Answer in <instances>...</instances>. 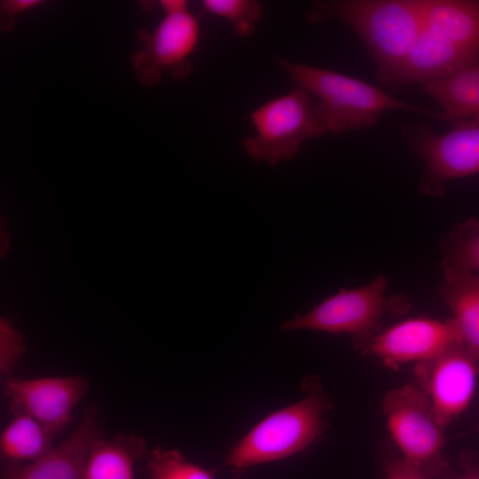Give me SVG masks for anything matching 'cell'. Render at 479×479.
Listing matches in <instances>:
<instances>
[{
	"mask_svg": "<svg viewBox=\"0 0 479 479\" xmlns=\"http://www.w3.org/2000/svg\"><path fill=\"white\" fill-rule=\"evenodd\" d=\"M290 78L318 98L316 111L327 131L359 130L374 126L390 110L426 114L452 124L444 112H435L397 99L365 81L334 71L278 59Z\"/></svg>",
	"mask_w": 479,
	"mask_h": 479,
	"instance_id": "obj_1",
	"label": "cell"
},
{
	"mask_svg": "<svg viewBox=\"0 0 479 479\" xmlns=\"http://www.w3.org/2000/svg\"><path fill=\"white\" fill-rule=\"evenodd\" d=\"M311 22L338 19L363 40L377 75L392 70L408 54L425 27L418 0H336L311 4Z\"/></svg>",
	"mask_w": 479,
	"mask_h": 479,
	"instance_id": "obj_2",
	"label": "cell"
},
{
	"mask_svg": "<svg viewBox=\"0 0 479 479\" xmlns=\"http://www.w3.org/2000/svg\"><path fill=\"white\" fill-rule=\"evenodd\" d=\"M303 384L304 398L265 416L230 451L224 465L234 475L297 454L321 436L326 429L323 415L331 410V399L318 381L310 378Z\"/></svg>",
	"mask_w": 479,
	"mask_h": 479,
	"instance_id": "obj_3",
	"label": "cell"
},
{
	"mask_svg": "<svg viewBox=\"0 0 479 479\" xmlns=\"http://www.w3.org/2000/svg\"><path fill=\"white\" fill-rule=\"evenodd\" d=\"M388 284L387 277L381 274L365 286L342 288L307 313L286 320L280 328L285 332L312 330L346 334L350 336L355 349L362 350L379 333L384 315H404L410 309L404 296H387Z\"/></svg>",
	"mask_w": 479,
	"mask_h": 479,
	"instance_id": "obj_4",
	"label": "cell"
},
{
	"mask_svg": "<svg viewBox=\"0 0 479 479\" xmlns=\"http://www.w3.org/2000/svg\"><path fill=\"white\" fill-rule=\"evenodd\" d=\"M249 118L256 134L242 141L243 148L253 161L271 165L293 159L304 141L327 132L314 97L296 84L287 94L260 106Z\"/></svg>",
	"mask_w": 479,
	"mask_h": 479,
	"instance_id": "obj_5",
	"label": "cell"
},
{
	"mask_svg": "<svg viewBox=\"0 0 479 479\" xmlns=\"http://www.w3.org/2000/svg\"><path fill=\"white\" fill-rule=\"evenodd\" d=\"M382 411L404 459L428 478L447 472L444 428L436 420L428 396L416 382L389 391L382 400Z\"/></svg>",
	"mask_w": 479,
	"mask_h": 479,
	"instance_id": "obj_6",
	"label": "cell"
},
{
	"mask_svg": "<svg viewBox=\"0 0 479 479\" xmlns=\"http://www.w3.org/2000/svg\"><path fill=\"white\" fill-rule=\"evenodd\" d=\"M403 137L425 164L419 185L423 194L442 196L448 181L479 174L478 122L458 120L444 134L428 123L406 125Z\"/></svg>",
	"mask_w": 479,
	"mask_h": 479,
	"instance_id": "obj_7",
	"label": "cell"
},
{
	"mask_svg": "<svg viewBox=\"0 0 479 479\" xmlns=\"http://www.w3.org/2000/svg\"><path fill=\"white\" fill-rule=\"evenodd\" d=\"M165 13L153 31L139 30L141 48L131 58L140 82L153 86L162 74L183 80L191 72L189 58L200 37V26L184 0H162Z\"/></svg>",
	"mask_w": 479,
	"mask_h": 479,
	"instance_id": "obj_8",
	"label": "cell"
},
{
	"mask_svg": "<svg viewBox=\"0 0 479 479\" xmlns=\"http://www.w3.org/2000/svg\"><path fill=\"white\" fill-rule=\"evenodd\" d=\"M479 363L461 342L416 363V383L428 396L437 423L444 429L469 405L476 388Z\"/></svg>",
	"mask_w": 479,
	"mask_h": 479,
	"instance_id": "obj_9",
	"label": "cell"
},
{
	"mask_svg": "<svg viewBox=\"0 0 479 479\" xmlns=\"http://www.w3.org/2000/svg\"><path fill=\"white\" fill-rule=\"evenodd\" d=\"M2 382L12 415H27L55 435L70 423L73 409L89 388L82 375L22 379L11 374Z\"/></svg>",
	"mask_w": 479,
	"mask_h": 479,
	"instance_id": "obj_10",
	"label": "cell"
},
{
	"mask_svg": "<svg viewBox=\"0 0 479 479\" xmlns=\"http://www.w3.org/2000/svg\"><path fill=\"white\" fill-rule=\"evenodd\" d=\"M459 342L461 340L452 318L439 320L423 316L377 333L361 351L397 369L402 364L431 358Z\"/></svg>",
	"mask_w": 479,
	"mask_h": 479,
	"instance_id": "obj_11",
	"label": "cell"
},
{
	"mask_svg": "<svg viewBox=\"0 0 479 479\" xmlns=\"http://www.w3.org/2000/svg\"><path fill=\"white\" fill-rule=\"evenodd\" d=\"M479 60V52L424 27L408 54L389 72L376 76L401 88L445 78Z\"/></svg>",
	"mask_w": 479,
	"mask_h": 479,
	"instance_id": "obj_12",
	"label": "cell"
},
{
	"mask_svg": "<svg viewBox=\"0 0 479 479\" xmlns=\"http://www.w3.org/2000/svg\"><path fill=\"white\" fill-rule=\"evenodd\" d=\"M98 409L89 406L75 431L43 458L30 463L4 460L1 479H84V466L99 437Z\"/></svg>",
	"mask_w": 479,
	"mask_h": 479,
	"instance_id": "obj_13",
	"label": "cell"
},
{
	"mask_svg": "<svg viewBox=\"0 0 479 479\" xmlns=\"http://www.w3.org/2000/svg\"><path fill=\"white\" fill-rule=\"evenodd\" d=\"M444 276L439 294L452 311L461 342L479 363V273Z\"/></svg>",
	"mask_w": 479,
	"mask_h": 479,
	"instance_id": "obj_14",
	"label": "cell"
},
{
	"mask_svg": "<svg viewBox=\"0 0 479 479\" xmlns=\"http://www.w3.org/2000/svg\"><path fill=\"white\" fill-rule=\"evenodd\" d=\"M144 438L135 433L98 437L84 466V479H136V461L147 452Z\"/></svg>",
	"mask_w": 479,
	"mask_h": 479,
	"instance_id": "obj_15",
	"label": "cell"
},
{
	"mask_svg": "<svg viewBox=\"0 0 479 479\" xmlns=\"http://www.w3.org/2000/svg\"><path fill=\"white\" fill-rule=\"evenodd\" d=\"M426 27L479 52V0H418Z\"/></svg>",
	"mask_w": 479,
	"mask_h": 479,
	"instance_id": "obj_16",
	"label": "cell"
},
{
	"mask_svg": "<svg viewBox=\"0 0 479 479\" xmlns=\"http://www.w3.org/2000/svg\"><path fill=\"white\" fill-rule=\"evenodd\" d=\"M422 86L454 122L465 120L479 123V60Z\"/></svg>",
	"mask_w": 479,
	"mask_h": 479,
	"instance_id": "obj_17",
	"label": "cell"
},
{
	"mask_svg": "<svg viewBox=\"0 0 479 479\" xmlns=\"http://www.w3.org/2000/svg\"><path fill=\"white\" fill-rule=\"evenodd\" d=\"M55 434L24 414L13 415L0 436V452L4 460L21 463L34 462L53 448Z\"/></svg>",
	"mask_w": 479,
	"mask_h": 479,
	"instance_id": "obj_18",
	"label": "cell"
},
{
	"mask_svg": "<svg viewBox=\"0 0 479 479\" xmlns=\"http://www.w3.org/2000/svg\"><path fill=\"white\" fill-rule=\"evenodd\" d=\"M444 275L479 273V220L455 224L441 244Z\"/></svg>",
	"mask_w": 479,
	"mask_h": 479,
	"instance_id": "obj_19",
	"label": "cell"
},
{
	"mask_svg": "<svg viewBox=\"0 0 479 479\" xmlns=\"http://www.w3.org/2000/svg\"><path fill=\"white\" fill-rule=\"evenodd\" d=\"M145 456L150 479H215V470L189 461L177 450L156 446Z\"/></svg>",
	"mask_w": 479,
	"mask_h": 479,
	"instance_id": "obj_20",
	"label": "cell"
},
{
	"mask_svg": "<svg viewBox=\"0 0 479 479\" xmlns=\"http://www.w3.org/2000/svg\"><path fill=\"white\" fill-rule=\"evenodd\" d=\"M203 13L225 19L240 37H249L262 19L264 9L254 0H204Z\"/></svg>",
	"mask_w": 479,
	"mask_h": 479,
	"instance_id": "obj_21",
	"label": "cell"
},
{
	"mask_svg": "<svg viewBox=\"0 0 479 479\" xmlns=\"http://www.w3.org/2000/svg\"><path fill=\"white\" fill-rule=\"evenodd\" d=\"M25 352L22 334L6 318L0 320V371L5 377L12 371Z\"/></svg>",
	"mask_w": 479,
	"mask_h": 479,
	"instance_id": "obj_22",
	"label": "cell"
},
{
	"mask_svg": "<svg viewBox=\"0 0 479 479\" xmlns=\"http://www.w3.org/2000/svg\"><path fill=\"white\" fill-rule=\"evenodd\" d=\"M386 479H429L420 468L402 457H389L384 463Z\"/></svg>",
	"mask_w": 479,
	"mask_h": 479,
	"instance_id": "obj_23",
	"label": "cell"
},
{
	"mask_svg": "<svg viewBox=\"0 0 479 479\" xmlns=\"http://www.w3.org/2000/svg\"><path fill=\"white\" fill-rule=\"evenodd\" d=\"M458 464L461 468L459 475L450 479H479V453L467 450L459 458Z\"/></svg>",
	"mask_w": 479,
	"mask_h": 479,
	"instance_id": "obj_24",
	"label": "cell"
},
{
	"mask_svg": "<svg viewBox=\"0 0 479 479\" xmlns=\"http://www.w3.org/2000/svg\"><path fill=\"white\" fill-rule=\"evenodd\" d=\"M40 0H6L2 1L1 12L8 16L14 17L20 13H22L27 10L35 8L41 4Z\"/></svg>",
	"mask_w": 479,
	"mask_h": 479,
	"instance_id": "obj_25",
	"label": "cell"
},
{
	"mask_svg": "<svg viewBox=\"0 0 479 479\" xmlns=\"http://www.w3.org/2000/svg\"><path fill=\"white\" fill-rule=\"evenodd\" d=\"M474 431L479 432V422H478V424L475 427Z\"/></svg>",
	"mask_w": 479,
	"mask_h": 479,
	"instance_id": "obj_26",
	"label": "cell"
}]
</instances>
